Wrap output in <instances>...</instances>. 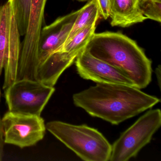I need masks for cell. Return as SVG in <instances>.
Instances as JSON below:
<instances>
[{
	"instance_id": "16",
	"label": "cell",
	"mask_w": 161,
	"mask_h": 161,
	"mask_svg": "<svg viewBox=\"0 0 161 161\" xmlns=\"http://www.w3.org/2000/svg\"><path fill=\"white\" fill-rule=\"evenodd\" d=\"M138 8L147 19L161 21V0H138Z\"/></svg>"
},
{
	"instance_id": "13",
	"label": "cell",
	"mask_w": 161,
	"mask_h": 161,
	"mask_svg": "<svg viewBox=\"0 0 161 161\" xmlns=\"http://www.w3.org/2000/svg\"><path fill=\"white\" fill-rule=\"evenodd\" d=\"M13 10L9 0L0 7V77L4 67L5 53L8 46L10 18ZM2 92L0 87V102Z\"/></svg>"
},
{
	"instance_id": "7",
	"label": "cell",
	"mask_w": 161,
	"mask_h": 161,
	"mask_svg": "<svg viewBox=\"0 0 161 161\" xmlns=\"http://www.w3.org/2000/svg\"><path fill=\"white\" fill-rule=\"evenodd\" d=\"M5 144L21 148L32 147L44 138L45 120L41 116L6 112L2 118Z\"/></svg>"
},
{
	"instance_id": "3",
	"label": "cell",
	"mask_w": 161,
	"mask_h": 161,
	"mask_svg": "<svg viewBox=\"0 0 161 161\" xmlns=\"http://www.w3.org/2000/svg\"><path fill=\"white\" fill-rule=\"evenodd\" d=\"M46 126L47 130L82 160H110L112 145L96 129L87 125H73L59 120L49 121Z\"/></svg>"
},
{
	"instance_id": "19",
	"label": "cell",
	"mask_w": 161,
	"mask_h": 161,
	"mask_svg": "<svg viewBox=\"0 0 161 161\" xmlns=\"http://www.w3.org/2000/svg\"><path fill=\"white\" fill-rule=\"evenodd\" d=\"M161 66L159 65L155 69V73L157 78V82H158V86L160 88L161 87Z\"/></svg>"
},
{
	"instance_id": "14",
	"label": "cell",
	"mask_w": 161,
	"mask_h": 161,
	"mask_svg": "<svg viewBox=\"0 0 161 161\" xmlns=\"http://www.w3.org/2000/svg\"><path fill=\"white\" fill-rule=\"evenodd\" d=\"M96 25V23H95L80 31L68 42L65 43L58 51L80 53L95 33Z\"/></svg>"
},
{
	"instance_id": "20",
	"label": "cell",
	"mask_w": 161,
	"mask_h": 161,
	"mask_svg": "<svg viewBox=\"0 0 161 161\" xmlns=\"http://www.w3.org/2000/svg\"><path fill=\"white\" fill-rule=\"evenodd\" d=\"M77 1H79L80 2H86L88 1H90V0H77Z\"/></svg>"
},
{
	"instance_id": "6",
	"label": "cell",
	"mask_w": 161,
	"mask_h": 161,
	"mask_svg": "<svg viewBox=\"0 0 161 161\" xmlns=\"http://www.w3.org/2000/svg\"><path fill=\"white\" fill-rule=\"evenodd\" d=\"M47 1L31 0L27 32L21 43L16 81L23 79L36 80L37 48L45 23L44 13Z\"/></svg>"
},
{
	"instance_id": "1",
	"label": "cell",
	"mask_w": 161,
	"mask_h": 161,
	"mask_svg": "<svg viewBox=\"0 0 161 161\" xmlns=\"http://www.w3.org/2000/svg\"><path fill=\"white\" fill-rule=\"evenodd\" d=\"M74 104L89 115L114 125L136 116L160 100L133 86L97 83L73 96Z\"/></svg>"
},
{
	"instance_id": "8",
	"label": "cell",
	"mask_w": 161,
	"mask_h": 161,
	"mask_svg": "<svg viewBox=\"0 0 161 161\" xmlns=\"http://www.w3.org/2000/svg\"><path fill=\"white\" fill-rule=\"evenodd\" d=\"M79 12L80 10L58 18L51 24L43 27L37 48L36 81L48 59L65 43Z\"/></svg>"
},
{
	"instance_id": "11",
	"label": "cell",
	"mask_w": 161,
	"mask_h": 161,
	"mask_svg": "<svg viewBox=\"0 0 161 161\" xmlns=\"http://www.w3.org/2000/svg\"><path fill=\"white\" fill-rule=\"evenodd\" d=\"M112 26L129 27L147 19L138 7V0H108Z\"/></svg>"
},
{
	"instance_id": "17",
	"label": "cell",
	"mask_w": 161,
	"mask_h": 161,
	"mask_svg": "<svg viewBox=\"0 0 161 161\" xmlns=\"http://www.w3.org/2000/svg\"><path fill=\"white\" fill-rule=\"evenodd\" d=\"M99 9L100 15L105 19L110 17L109 4L108 0H97Z\"/></svg>"
},
{
	"instance_id": "5",
	"label": "cell",
	"mask_w": 161,
	"mask_h": 161,
	"mask_svg": "<svg viewBox=\"0 0 161 161\" xmlns=\"http://www.w3.org/2000/svg\"><path fill=\"white\" fill-rule=\"evenodd\" d=\"M54 86L28 79L19 80L4 90L9 111L41 116L55 91Z\"/></svg>"
},
{
	"instance_id": "9",
	"label": "cell",
	"mask_w": 161,
	"mask_h": 161,
	"mask_svg": "<svg viewBox=\"0 0 161 161\" xmlns=\"http://www.w3.org/2000/svg\"><path fill=\"white\" fill-rule=\"evenodd\" d=\"M76 59L77 72L82 79L97 83L116 84L134 86L132 81L120 69L95 58L84 50Z\"/></svg>"
},
{
	"instance_id": "15",
	"label": "cell",
	"mask_w": 161,
	"mask_h": 161,
	"mask_svg": "<svg viewBox=\"0 0 161 161\" xmlns=\"http://www.w3.org/2000/svg\"><path fill=\"white\" fill-rule=\"evenodd\" d=\"M15 19L20 36H24L27 32L31 0H9Z\"/></svg>"
},
{
	"instance_id": "10",
	"label": "cell",
	"mask_w": 161,
	"mask_h": 161,
	"mask_svg": "<svg viewBox=\"0 0 161 161\" xmlns=\"http://www.w3.org/2000/svg\"><path fill=\"white\" fill-rule=\"evenodd\" d=\"M20 36L13 11L10 18L9 39L3 67L4 76L3 89L4 91L16 81L21 47Z\"/></svg>"
},
{
	"instance_id": "4",
	"label": "cell",
	"mask_w": 161,
	"mask_h": 161,
	"mask_svg": "<svg viewBox=\"0 0 161 161\" xmlns=\"http://www.w3.org/2000/svg\"><path fill=\"white\" fill-rule=\"evenodd\" d=\"M161 125V110L148 111L123 132L112 145L109 161H127L136 157L141 149L150 142Z\"/></svg>"
},
{
	"instance_id": "18",
	"label": "cell",
	"mask_w": 161,
	"mask_h": 161,
	"mask_svg": "<svg viewBox=\"0 0 161 161\" xmlns=\"http://www.w3.org/2000/svg\"><path fill=\"white\" fill-rule=\"evenodd\" d=\"M4 137H3V129L2 121L0 115V161H2L4 156Z\"/></svg>"
},
{
	"instance_id": "12",
	"label": "cell",
	"mask_w": 161,
	"mask_h": 161,
	"mask_svg": "<svg viewBox=\"0 0 161 161\" xmlns=\"http://www.w3.org/2000/svg\"><path fill=\"white\" fill-rule=\"evenodd\" d=\"M100 16L97 1L91 0L80 9L79 14L65 43L68 42L80 31L92 24L97 23Z\"/></svg>"
},
{
	"instance_id": "2",
	"label": "cell",
	"mask_w": 161,
	"mask_h": 161,
	"mask_svg": "<svg viewBox=\"0 0 161 161\" xmlns=\"http://www.w3.org/2000/svg\"><path fill=\"white\" fill-rule=\"evenodd\" d=\"M83 50L120 69L138 89L151 81V61L135 41L120 33H94Z\"/></svg>"
}]
</instances>
